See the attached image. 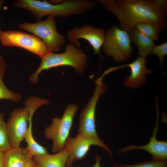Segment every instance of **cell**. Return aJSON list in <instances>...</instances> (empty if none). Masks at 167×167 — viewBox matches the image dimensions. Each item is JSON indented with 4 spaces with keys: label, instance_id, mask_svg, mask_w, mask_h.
<instances>
[{
    "label": "cell",
    "instance_id": "cell-1",
    "mask_svg": "<svg viewBox=\"0 0 167 167\" xmlns=\"http://www.w3.org/2000/svg\"><path fill=\"white\" fill-rule=\"evenodd\" d=\"M112 13L121 29L129 32L138 24L154 25L163 31L167 25V1L163 0H96Z\"/></svg>",
    "mask_w": 167,
    "mask_h": 167
},
{
    "label": "cell",
    "instance_id": "cell-2",
    "mask_svg": "<svg viewBox=\"0 0 167 167\" xmlns=\"http://www.w3.org/2000/svg\"><path fill=\"white\" fill-rule=\"evenodd\" d=\"M12 5L14 7L28 10L39 21L45 15L66 18L84 14L96 6L93 2L85 0H62L57 4L45 1L18 0L13 1Z\"/></svg>",
    "mask_w": 167,
    "mask_h": 167
},
{
    "label": "cell",
    "instance_id": "cell-3",
    "mask_svg": "<svg viewBox=\"0 0 167 167\" xmlns=\"http://www.w3.org/2000/svg\"><path fill=\"white\" fill-rule=\"evenodd\" d=\"M40 65L35 72L29 78L33 84L39 80L38 76L43 70L59 66H70L75 68L79 74L83 73L87 58L83 51L70 43L66 44L64 52L55 54L51 52L41 59Z\"/></svg>",
    "mask_w": 167,
    "mask_h": 167
},
{
    "label": "cell",
    "instance_id": "cell-4",
    "mask_svg": "<svg viewBox=\"0 0 167 167\" xmlns=\"http://www.w3.org/2000/svg\"><path fill=\"white\" fill-rule=\"evenodd\" d=\"M78 108L75 104H69L66 107L62 118H53L51 125L45 129V137L53 141V153H57L63 149L66 142L69 137L74 116Z\"/></svg>",
    "mask_w": 167,
    "mask_h": 167
},
{
    "label": "cell",
    "instance_id": "cell-5",
    "mask_svg": "<svg viewBox=\"0 0 167 167\" xmlns=\"http://www.w3.org/2000/svg\"><path fill=\"white\" fill-rule=\"evenodd\" d=\"M128 33L115 26L105 32L103 50L107 56L118 63L127 60L132 53L133 48Z\"/></svg>",
    "mask_w": 167,
    "mask_h": 167
},
{
    "label": "cell",
    "instance_id": "cell-6",
    "mask_svg": "<svg viewBox=\"0 0 167 167\" xmlns=\"http://www.w3.org/2000/svg\"><path fill=\"white\" fill-rule=\"evenodd\" d=\"M55 17L49 16L45 20L35 23L27 22L19 24L18 27L33 34L49 48L51 52H57L66 42L64 36L59 34L55 23Z\"/></svg>",
    "mask_w": 167,
    "mask_h": 167
},
{
    "label": "cell",
    "instance_id": "cell-7",
    "mask_svg": "<svg viewBox=\"0 0 167 167\" xmlns=\"http://www.w3.org/2000/svg\"><path fill=\"white\" fill-rule=\"evenodd\" d=\"M0 41L3 46L22 48L41 59L52 52L44 42L33 34L13 30L6 31L2 32Z\"/></svg>",
    "mask_w": 167,
    "mask_h": 167
},
{
    "label": "cell",
    "instance_id": "cell-8",
    "mask_svg": "<svg viewBox=\"0 0 167 167\" xmlns=\"http://www.w3.org/2000/svg\"><path fill=\"white\" fill-rule=\"evenodd\" d=\"M93 145L102 148L112 156L111 150L99 137L77 134L75 138L69 137L65 143L64 148L66 150L68 154L65 167H73L72 163L83 159L90 147Z\"/></svg>",
    "mask_w": 167,
    "mask_h": 167
},
{
    "label": "cell",
    "instance_id": "cell-9",
    "mask_svg": "<svg viewBox=\"0 0 167 167\" xmlns=\"http://www.w3.org/2000/svg\"><path fill=\"white\" fill-rule=\"evenodd\" d=\"M106 75L104 72L95 81L96 86L93 95L80 113L77 134L98 137L96 130L95 112L98 100L106 89L102 81L103 78Z\"/></svg>",
    "mask_w": 167,
    "mask_h": 167
},
{
    "label": "cell",
    "instance_id": "cell-10",
    "mask_svg": "<svg viewBox=\"0 0 167 167\" xmlns=\"http://www.w3.org/2000/svg\"><path fill=\"white\" fill-rule=\"evenodd\" d=\"M105 32L102 28L86 25L74 27L67 32V36L70 43L75 44L79 48H80V44L78 40L83 39L87 41L92 46L94 54H98L101 60L103 56L100 50L104 41Z\"/></svg>",
    "mask_w": 167,
    "mask_h": 167
},
{
    "label": "cell",
    "instance_id": "cell-11",
    "mask_svg": "<svg viewBox=\"0 0 167 167\" xmlns=\"http://www.w3.org/2000/svg\"><path fill=\"white\" fill-rule=\"evenodd\" d=\"M29 113L27 109H16L11 113L6 123L8 138L11 148L20 146L28 129Z\"/></svg>",
    "mask_w": 167,
    "mask_h": 167
},
{
    "label": "cell",
    "instance_id": "cell-12",
    "mask_svg": "<svg viewBox=\"0 0 167 167\" xmlns=\"http://www.w3.org/2000/svg\"><path fill=\"white\" fill-rule=\"evenodd\" d=\"M157 118L152 136L149 142L146 145L141 146L130 145L121 148L118 151L119 154L136 149L144 150L151 154L152 160L166 161L167 159V142L165 141H158L156 138V135L159 129L158 109L157 105Z\"/></svg>",
    "mask_w": 167,
    "mask_h": 167
},
{
    "label": "cell",
    "instance_id": "cell-13",
    "mask_svg": "<svg viewBox=\"0 0 167 167\" xmlns=\"http://www.w3.org/2000/svg\"><path fill=\"white\" fill-rule=\"evenodd\" d=\"M147 60L141 57L130 64L115 67H111L112 71L124 67H129L131 71L130 76H127L124 80L125 85L133 88L139 87L146 82L145 75L150 74L152 70L148 69L145 66Z\"/></svg>",
    "mask_w": 167,
    "mask_h": 167
},
{
    "label": "cell",
    "instance_id": "cell-14",
    "mask_svg": "<svg viewBox=\"0 0 167 167\" xmlns=\"http://www.w3.org/2000/svg\"><path fill=\"white\" fill-rule=\"evenodd\" d=\"M33 157L27 148L11 147L4 152L5 167H25Z\"/></svg>",
    "mask_w": 167,
    "mask_h": 167
},
{
    "label": "cell",
    "instance_id": "cell-15",
    "mask_svg": "<svg viewBox=\"0 0 167 167\" xmlns=\"http://www.w3.org/2000/svg\"><path fill=\"white\" fill-rule=\"evenodd\" d=\"M68 154L65 149L53 154L33 156L32 160L38 167H65Z\"/></svg>",
    "mask_w": 167,
    "mask_h": 167
},
{
    "label": "cell",
    "instance_id": "cell-16",
    "mask_svg": "<svg viewBox=\"0 0 167 167\" xmlns=\"http://www.w3.org/2000/svg\"><path fill=\"white\" fill-rule=\"evenodd\" d=\"M129 33L131 41L137 46L140 57L145 58L151 54L155 46L153 41L135 28Z\"/></svg>",
    "mask_w": 167,
    "mask_h": 167
},
{
    "label": "cell",
    "instance_id": "cell-17",
    "mask_svg": "<svg viewBox=\"0 0 167 167\" xmlns=\"http://www.w3.org/2000/svg\"><path fill=\"white\" fill-rule=\"evenodd\" d=\"M24 139L27 143V148L33 156H41L48 154L46 149L35 140L32 135V130L27 129Z\"/></svg>",
    "mask_w": 167,
    "mask_h": 167
},
{
    "label": "cell",
    "instance_id": "cell-18",
    "mask_svg": "<svg viewBox=\"0 0 167 167\" xmlns=\"http://www.w3.org/2000/svg\"><path fill=\"white\" fill-rule=\"evenodd\" d=\"M135 28L153 41L158 40L159 35L162 31L156 26L146 23L138 24Z\"/></svg>",
    "mask_w": 167,
    "mask_h": 167
},
{
    "label": "cell",
    "instance_id": "cell-19",
    "mask_svg": "<svg viewBox=\"0 0 167 167\" xmlns=\"http://www.w3.org/2000/svg\"><path fill=\"white\" fill-rule=\"evenodd\" d=\"M11 148L6 123L4 120L3 113H0V151L4 152Z\"/></svg>",
    "mask_w": 167,
    "mask_h": 167
},
{
    "label": "cell",
    "instance_id": "cell-20",
    "mask_svg": "<svg viewBox=\"0 0 167 167\" xmlns=\"http://www.w3.org/2000/svg\"><path fill=\"white\" fill-rule=\"evenodd\" d=\"M4 76L0 75V100H9L17 102L21 100L22 96L9 89L5 85L3 81Z\"/></svg>",
    "mask_w": 167,
    "mask_h": 167
},
{
    "label": "cell",
    "instance_id": "cell-21",
    "mask_svg": "<svg viewBox=\"0 0 167 167\" xmlns=\"http://www.w3.org/2000/svg\"><path fill=\"white\" fill-rule=\"evenodd\" d=\"M115 167H167L166 161L152 160L133 165H123L114 163Z\"/></svg>",
    "mask_w": 167,
    "mask_h": 167
},
{
    "label": "cell",
    "instance_id": "cell-22",
    "mask_svg": "<svg viewBox=\"0 0 167 167\" xmlns=\"http://www.w3.org/2000/svg\"><path fill=\"white\" fill-rule=\"evenodd\" d=\"M151 54L157 56L160 60V65L163 67L164 57L167 54V42L161 44L155 45Z\"/></svg>",
    "mask_w": 167,
    "mask_h": 167
},
{
    "label": "cell",
    "instance_id": "cell-23",
    "mask_svg": "<svg viewBox=\"0 0 167 167\" xmlns=\"http://www.w3.org/2000/svg\"><path fill=\"white\" fill-rule=\"evenodd\" d=\"M6 68L5 61L3 57L0 55V75L4 76Z\"/></svg>",
    "mask_w": 167,
    "mask_h": 167
},
{
    "label": "cell",
    "instance_id": "cell-24",
    "mask_svg": "<svg viewBox=\"0 0 167 167\" xmlns=\"http://www.w3.org/2000/svg\"><path fill=\"white\" fill-rule=\"evenodd\" d=\"M0 167H5L4 152L0 151Z\"/></svg>",
    "mask_w": 167,
    "mask_h": 167
},
{
    "label": "cell",
    "instance_id": "cell-25",
    "mask_svg": "<svg viewBox=\"0 0 167 167\" xmlns=\"http://www.w3.org/2000/svg\"><path fill=\"white\" fill-rule=\"evenodd\" d=\"M96 162L95 165L92 167H101L100 162L101 159V158L98 155H96Z\"/></svg>",
    "mask_w": 167,
    "mask_h": 167
},
{
    "label": "cell",
    "instance_id": "cell-26",
    "mask_svg": "<svg viewBox=\"0 0 167 167\" xmlns=\"http://www.w3.org/2000/svg\"><path fill=\"white\" fill-rule=\"evenodd\" d=\"M25 167H38L32 160H31L28 163Z\"/></svg>",
    "mask_w": 167,
    "mask_h": 167
},
{
    "label": "cell",
    "instance_id": "cell-27",
    "mask_svg": "<svg viewBox=\"0 0 167 167\" xmlns=\"http://www.w3.org/2000/svg\"><path fill=\"white\" fill-rule=\"evenodd\" d=\"M5 2V1L3 0H0V10L1 8V7L3 5V4ZM2 31L1 30V28H0V36L2 33Z\"/></svg>",
    "mask_w": 167,
    "mask_h": 167
}]
</instances>
